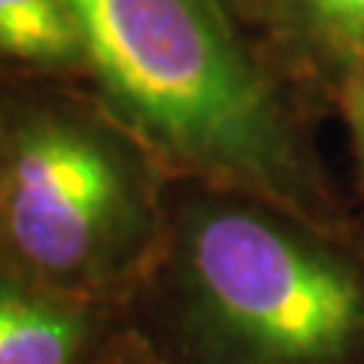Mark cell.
<instances>
[{
	"label": "cell",
	"mask_w": 364,
	"mask_h": 364,
	"mask_svg": "<svg viewBox=\"0 0 364 364\" xmlns=\"http://www.w3.org/2000/svg\"><path fill=\"white\" fill-rule=\"evenodd\" d=\"M331 116L340 122L346 136L352 200L364 207V61L352 70L331 100Z\"/></svg>",
	"instance_id": "obj_7"
},
{
	"label": "cell",
	"mask_w": 364,
	"mask_h": 364,
	"mask_svg": "<svg viewBox=\"0 0 364 364\" xmlns=\"http://www.w3.org/2000/svg\"><path fill=\"white\" fill-rule=\"evenodd\" d=\"M124 316L152 364H364V228L173 176Z\"/></svg>",
	"instance_id": "obj_2"
},
{
	"label": "cell",
	"mask_w": 364,
	"mask_h": 364,
	"mask_svg": "<svg viewBox=\"0 0 364 364\" xmlns=\"http://www.w3.org/2000/svg\"><path fill=\"white\" fill-rule=\"evenodd\" d=\"M270 64L318 116L364 61V0H231Z\"/></svg>",
	"instance_id": "obj_4"
},
{
	"label": "cell",
	"mask_w": 364,
	"mask_h": 364,
	"mask_svg": "<svg viewBox=\"0 0 364 364\" xmlns=\"http://www.w3.org/2000/svg\"><path fill=\"white\" fill-rule=\"evenodd\" d=\"M173 173L76 79L0 76V261L55 291L124 298Z\"/></svg>",
	"instance_id": "obj_3"
},
{
	"label": "cell",
	"mask_w": 364,
	"mask_h": 364,
	"mask_svg": "<svg viewBox=\"0 0 364 364\" xmlns=\"http://www.w3.org/2000/svg\"><path fill=\"white\" fill-rule=\"evenodd\" d=\"M109 364H152V361H149V355H146V352H143L140 346H136V340H134V343H131L128 349H124L122 355L112 358Z\"/></svg>",
	"instance_id": "obj_8"
},
{
	"label": "cell",
	"mask_w": 364,
	"mask_h": 364,
	"mask_svg": "<svg viewBox=\"0 0 364 364\" xmlns=\"http://www.w3.org/2000/svg\"><path fill=\"white\" fill-rule=\"evenodd\" d=\"M0 76L88 85L85 49L61 0H0Z\"/></svg>",
	"instance_id": "obj_6"
},
{
	"label": "cell",
	"mask_w": 364,
	"mask_h": 364,
	"mask_svg": "<svg viewBox=\"0 0 364 364\" xmlns=\"http://www.w3.org/2000/svg\"><path fill=\"white\" fill-rule=\"evenodd\" d=\"M88 85L173 176L246 188L334 228H364L318 149L322 116L231 0H61Z\"/></svg>",
	"instance_id": "obj_1"
},
{
	"label": "cell",
	"mask_w": 364,
	"mask_h": 364,
	"mask_svg": "<svg viewBox=\"0 0 364 364\" xmlns=\"http://www.w3.org/2000/svg\"><path fill=\"white\" fill-rule=\"evenodd\" d=\"M131 343L124 304L55 291L0 261V364H109Z\"/></svg>",
	"instance_id": "obj_5"
}]
</instances>
